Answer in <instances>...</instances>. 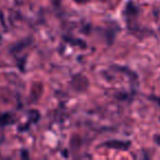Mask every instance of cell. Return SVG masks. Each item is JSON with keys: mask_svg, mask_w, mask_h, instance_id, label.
<instances>
[{"mask_svg": "<svg viewBox=\"0 0 160 160\" xmlns=\"http://www.w3.org/2000/svg\"><path fill=\"white\" fill-rule=\"evenodd\" d=\"M77 1H80V2H85V1H87V0H77Z\"/></svg>", "mask_w": 160, "mask_h": 160, "instance_id": "obj_1", "label": "cell"}]
</instances>
